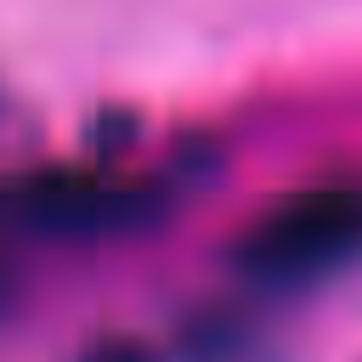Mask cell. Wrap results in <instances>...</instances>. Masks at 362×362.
<instances>
[{"label": "cell", "instance_id": "obj_1", "mask_svg": "<svg viewBox=\"0 0 362 362\" xmlns=\"http://www.w3.org/2000/svg\"><path fill=\"white\" fill-rule=\"evenodd\" d=\"M351 260H362V187H305L277 198L232 243L238 277L272 294L311 288Z\"/></svg>", "mask_w": 362, "mask_h": 362}, {"label": "cell", "instance_id": "obj_2", "mask_svg": "<svg viewBox=\"0 0 362 362\" xmlns=\"http://www.w3.org/2000/svg\"><path fill=\"white\" fill-rule=\"evenodd\" d=\"M158 187L113 181V175H28L0 187V226L45 232V238H102L158 215Z\"/></svg>", "mask_w": 362, "mask_h": 362}, {"label": "cell", "instance_id": "obj_3", "mask_svg": "<svg viewBox=\"0 0 362 362\" xmlns=\"http://www.w3.org/2000/svg\"><path fill=\"white\" fill-rule=\"evenodd\" d=\"M187 362H266V345L249 322L238 317H209L187 339Z\"/></svg>", "mask_w": 362, "mask_h": 362}, {"label": "cell", "instance_id": "obj_4", "mask_svg": "<svg viewBox=\"0 0 362 362\" xmlns=\"http://www.w3.org/2000/svg\"><path fill=\"white\" fill-rule=\"evenodd\" d=\"M79 362H158V351H153L147 339H130V334H107V339L85 345V356H79Z\"/></svg>", "mask_w": 362, "mask_h": 362}]
</instances>
